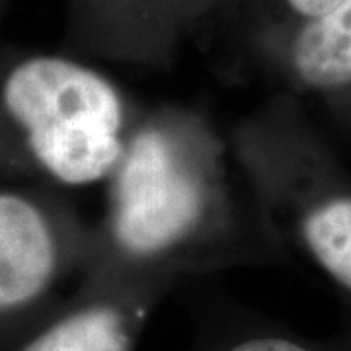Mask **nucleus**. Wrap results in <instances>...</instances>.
<instances>
[{"label":"nucleus","mask_w":351,"mask_h":351,"mask_svg":"<svg viewBox=\"0 0 351 351\" xmlns=\"http://www.w3.org/2000/svg\"><path fill=\"white\" fill-rule=\"evenodd\" d=\"M228 351H313L311 348L285 338H252L240 341Z\"/></svg>","instance_id":"9"},{"label":"nucleus","mask_w":351,"mask_h":351,"mask_svg":"<svg viewBox=\"0 0 351 351\" xmlns=\"http://www.w3.org/2000/svg\"><path fill=\"white\" fill-rule=\"evenodd\" d=\"M129 343L131 336L121 311L92 304L57 320L22 351H129Z\"/></svg>","instance_id":"6"},{"label":"nucleus","mask_w":351,"mask_h":351,"mask_svg":"<svg viewBox=\"0 0 351 351\" xmlns=\"http://www.w3.org/2000/svg\"><path fill=\"white\" fill-rule=\"evenodd\" d=\"M55 240L38 207L0 191V311L34 301L55 271Z\"/></svg>","instance_id":"4"},{"label":"nucleus","mask_w":351,"mask_h":351,"mask_svg":"<svg viewBox=\"0 0 351 351\" xmlns=\"http://www.w3.org/2000/svg\"><path fill=\"white\" fill-rule=\"evenodd\" d=\"M0 108L24 131L34 158L55 180L84 186L123 156V100L112 82L63 55L0 61Z\"/></svg>","instance_id":"1"},{"label":"nucleus","mask_w":351,"mask_h":351,"mask_svg":"<svg viewBox=\"0 0 351 351\" xmlns=\"http://www.w3.org/2000/svg\"><path fill=\"white\" fill-rule=\"evenodd\" d=\"M267 6H279L291 25L308 22L334 10L343 0H263Z\"/></svg>","instance_id":"8"},{"label":"nucleus","mask_w":351,"mask_h":351,"mask_svg":"<svg viewBox=\"0 0 351 351\" xmlns=\"http://www.w3.org/2000/svg\"><path fill=\"white\" fill-rule=\"evenodd\" d=\"M78 38L90 47L149 57L172 45L182 25L219 0H71Z\"/></svg>","instance_id":"3"},{"label":"nucleus","mask_w":351,"mask_h":351,"mask_svg":"<svg viewBox=\"0 0 351 351\" xmlns=\"http://www.w3.org/2000/svg\"><path fill=\"white\" fill-rule=\"evenodd\" d=\"M289 32L285 59L301 84L320 92L351 86V0Z\"/></svg>","instance_id":"5"},{"label":"nucleus","mask_w":351,"mask_h":351,"mask_svg":"<svg viewBox=\"0 0 351 351\" xmlns=\"http://www.w3.org/2000/svg\"><path fill=\"white\" fill-rule=\"evenodd\" d=\"M6 2H8V0H0V14H2V10L6 8Z\"/></svg>","instance_id":"10"},{"label":"nucleus","mask_w":351,"mask_h":351,"mask_svg":"<svg viewBox=\"0 0 351 351\" xmlns=\"http://www.w3.org/2000/svg\"><path fill=\"white\" fill-rule=\"evenodd\" d=\"M205 209L199 178L174 141L158 129L141 131L117 164L113 234L133 256H154L180 244Z\"/></svg>","instance_id":"2"},{"label":"nucleus","mask_w":351,"mask_h":351,"mask_svg":"<svg viewBox=\"0 0 351 351\" xmlns=\"http://www.w3.org/2000/svg\"><path fill=\"white\" fill-rule=\"evenodd\" d=\"M302 237L316 262L351 293V195L311 209L302 221Z\"/></svg>","instance_id":"7"}]
</instances>
